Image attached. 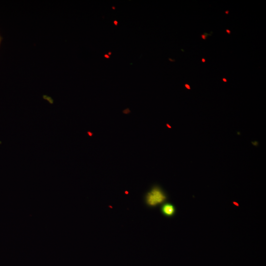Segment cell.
<instances>
[{
    "mask_svg": "<svg viewBox=\"0 0 266 266\" xmlns=\"http://www.w3.org/2000/svg\"><path fill=\"white\" fill-rule=\"evenodd\" d=\"M201 61H202V62L204 63L205 62V59H204V58H202L201 59Z\"/></svg>",
    "mask_w": 266,
    "mask_h": 266,
    "instance_id": "obj_9",
    "label": "cell"
},
{
    "mask_svg": "<svg viewBox=\"0 0 266 266\" xmlns=\"http://www.w3.org/2000/svg\"><path fill=\"white\" fill-rule=\"evenodd\" d=\"M162 214L168 217H171L174 216L175 213V207L172 204L166 202L164 203L161 208Z\"/></svg>",
    "mask_w": 266,
    "mask_h": 266,
    "instance_id": "obj_2",
    "label": "cell"
},
{
    "mask_svg": "<svg viewBox=\"0 0 266 266\" xmlns=\"http://www.w3.org/2000/svg\"><path fill=\"white\" fill-rule=\"evenodd\" d=\"M252 143H253L254 145H257V144H258L257 141H255V143L252 142Z\"/></svg>",
    "mask_w": 266,
    "mask_h": 266,
    "instance_id": "obj_11",
    "label": "cell"
},
{
    "mask_svg": "<svg viewBox=\"0 0 266 266\" xmlns=\"http://www.w3.org/2000/svg\"><path fill=\"white\" fill-rule=\"evenodd\" d=\"M111 54V52H108V55L109 56H110Z\"/></svg>",
    "mask_w": 266,
    "mask_h": 266,
    "instance_id": "obj_13",
    "label": "cell"
},
{
    "mask_svg": "<svg viewBox=\"0 0 266 266\" xmlns=\"http://www.w3.org/2000/svg\"><path fill=\"white\" fill-rule=\"evenodd\" d=\"M225 13H226V14H228L229 13V10H226V11H225Z\"/></svg>",
    "mask_w": 266,
    "mask_h": 266,
    "instance_id": "obj_12",
    "label": "cell"
},
{
    "mask_svg": "<svg viewBox=\"0 0 266 266\" xmlns=\"http://www.w3.org/2000/svg\"><path fill=\"white\" fill-rule=\"evenodd\" d=\"M223 81L224 82H226L227 81V79L225 78H223Z\"/></svg>",
    "mask_w": 266,
    "mask_h": 266,
    "instance_id": "obj_10",
    "label": "cell"
},
{
    "mask_svg": "<svg viewBox=\"0 0 266 266\" xmlns=\"http://www.w3.org/2000/svg\"><path fill=\"white\" fill-rule=\"evenodd\" d=\"M167 199L165 192L159 187L155 186L148 192L145 196V202L150 207H155L164 203Z\"/></svg>",
    "mask_w": 266,
    "mask_h": 266,
    "instance_id": "obj_1",
    "label": "cell"
},
{
    "mask_svg": "<svg viewBox=\"0 0 266 266\" xmlns=\"http://www.w3.org/2000/svg\"><path fill=\"white\" fill-rule=\"evenodd\" d=\"M209 34H207V33H204V34H202L201 35V37L202 39L205 40L206 38L207 35H208Z\"/></svg>",
    "mask_w": 266,
    "mask_h": 266,
    "instance_id": "obj_3",
    "label": "cell"
},
{
    "mask_svg": "<svg viewBox=\"0 0 266 266\" xmlns=\"http://www.w3.org/2000/svg\"><path fill=\"white\" fill-rule=\"evenodd\" d=\"M112 8L113 10H115V6H112Z\"/></svg>",
    "mask_w": 266,
    "mask_h": 266,
    "instance_id": "obj_14",
    "label": "cell"
},
{
    "mask_svg": "<svg viewBox=\"0 0 266 266\" xmlns=\"http://www.w3.org/2000/svg\"><path fill=\"white\" fill-rule=\"evenodd\" d=\"M226 32L229 34L231 33V31L230 30H229V29H226Z\"/></svg>",
    "mask_w": 266,
    "mask_h": 266,
    "instance_id": "obj_7",
    "label": "cell"
},
{
    "mask_svg": "<svg viewBox=\"0 0 266 266\" xmlns=\"http://www.w3.org/2000/svg\"><path fill=\"white\" fill-rule=\"evenodd\" d=\"M168 60L170 61V62H174L175 61V60H172L170 58H168Z\"/></svg>",
    "mask_w": 266,
    "mask_h": 266,
    "instance_id": "obj_8",
    "label": "cell"
},
{
    "mask_svg": "<svg viewBox=\"0 0 266 266\" xmlns=\"http://www.w3.org/2000/svg\"><path fill=\"white\" fill-rule=\"evenodd\" d=\"M185 87L188 89H190V86L187 84H185Z\"/></svg>",
    "mask_w": 266,
    "mask_h": 266,
    "instance_id": "obj_4",
    "label": "cell"
},
{
    "mask_svg": "<svg viewBox=\"0 0 266 266\" xmlns=\"http://www.w3.org/2000/svg\"><path fill=\"white\" fill-rule=\"evenodd\" d=\"M113 24H114L115 26H117L118 24V22L117 20H114L113 21Z\"/></svg>",
    "mask_w": 266,
    "mask_h": 266,
    "instance_id": "obj_5",
    "label": "cell"
},
{
    "mask_svg": "<svg viewBox=\"0 0 266 266\" xmlns=\"http://www.w3.org/2000/svg\"><path fill=\"white\" fill-rule=\"evenodd\" d=\"M104 57L107 59H109V56L108 54H104Z\"/></svg>",
    "mask_w": 266,
    "mask_h": 266,
    "instance_id": "obj_6",
    "label": "cell"
}]
</instances>
